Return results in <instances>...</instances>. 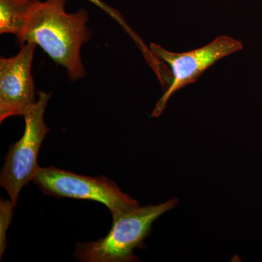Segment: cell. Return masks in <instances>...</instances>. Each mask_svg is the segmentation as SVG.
Returning a JSON list of instances; mask_svg holds the SVG:
<instances>
[{
    "label": "cell",
    "instance_id": "cell-1",
    "mask_svg": "<svg viewBox=\"0 0 262 262\" xmlns=\"http://www.w3.org/2000/svg\"><path fill=\"white\" fill-rule=\"evenodd\" d=\"M67 0H33L27 26L18 42L39 46L53 61L64 67L72 81L85 76L81 48L89 39L86 27L89 15L84 10L75 13L65 10Z\"/></svg>",
    "mask_w": 262,
    "mask_h": 262
},
{
    "label": "cell",
    "instance_id": "cell-2",
    "mask_svg": "<svg viewBox=\"0 0 262 262\" xmlns=\"http://www.w3.org/2000/svg\"><path fill=\"white\" fill-rule=\"evenodd\" d=\"M173 198L157 206H140L113 219V225L106 237L94 242L76 246L75 258L82 262H134L136 248H145L144 239L149 235L155 221L178 203Z\"/></svg>",
    "mask_w": 262,
    "mask_h": 262
},
{
    "label": "cell",
    "instance_id": "cell-3",
    "mask_svg": "<svg viewBox=\"0 0 262 262\" xmlns=\"http://www.w3.org/2000/svg\"><path fill=\"white\" fill-rule=\"evenodd\" d=\"M51 95L39 93L35 104L24 115L25 130L21 139L10 146L0 175V184L16 206L22 188L32 182L39 167L38 154L50 131L44 115Z\"/></svg>",
    "mask_w": 262,
    "mask_h": 262
},
{
    "label": "cell",
    "instance_id": "cell-4",
    "mask_svg": "<svg viewBox=\"0 0 262 262\" xmlns=\"http://www.w3.org/2000/svg\"><path fill=\"white\" fill-rule=\"evenodd\" d=\"M32 182L46 195L102 203L110 209L113 219L139 206L137 201L105 177H87L53 166L39 167Z\"/></svg>",
    "mask_w": 262,
    "mask_h": 262
},
{
    "label": "cell",
    "instance_id": "cell-5",
    "mask_svg": "<svg viewBox=\"0 0 262 262\" xmlns=\"http://www.w3.org/2000/svg\"><path fill=\"white\" fill-rule=\"evenodd\" d=\"M243 48L244 46L241 41L227 36H221L203 47L184 53L167 51L161 46L151 43V53L170 67L173 76L172 82L157 103L151 116L159 117L163 113L169 98L176 91L195 82L205 71L215 62Z\"/></svg>",
    "mask_w": 262,
    "mask_h": 262
},
{
    "label": "cell",
    "instance_id": "cell-6",
    "mask_svg": "<svg viewBox=\"0 0 262 262\" xmlns=\"http://www.w3.org/2000/svg\"><path fill=\"white\" fill-rule=\"evenodd\" d=\"M37 45H22L18 54L0 58V122L14 116H24L37 102L32 75Z\"/></svg>",
    "mask_w": 262,
    "mask_h": 262
},
{
    "label": "cell",
    "instance_id": "cell-7",
    "mask_svg": "<svg viewBox=\"0 0 262 262\" xmlns=\"http://www.w3.org/2000/svg\"><path fill=\"white\" fill-rule=\"evenodd\" d=\"M33 0H0V33L23 35Z\"/></svg>",
    "mask_w": 262,
    "mask_h": 262
},
{
    "label": "cell",
    "instance_id": "cell-8",
    "mask_svg": "<svg viewBox=\"0 0 262 262\" xmlns=\"http://www.w3.org/2000/svg\"><path fill=\"white\" fill-rule=\"evenodd\" d=\"M14 205L11 201H4L0 202V255L1 258L5 252L7 245V231L9 228L10 222L13 215Z\"/></svg>",
    "mask_w": 262,
    "mask_h": 262
},
{
    "label": "cell",
    "instance_id": "cell-9",
    "mask_svg": "<svg viewBox=\"0 0 262 262\" xmlns=\"http://www.w3.org/2000/svg\"><path fill=\"white\" fill-rule=\"evenodd\" d=\"M90 1L97 5L98 6L101 7V8H103V10L108 11V13H110V15H113L114 18L117 19V20L120 18V15L117 14V13H115V10H112L111 8H108L106 5H103V3H101L99 0H90Z\"/></svg>",
    "mask_w": 262,
    "mask_h": 262
}]
</instances>
